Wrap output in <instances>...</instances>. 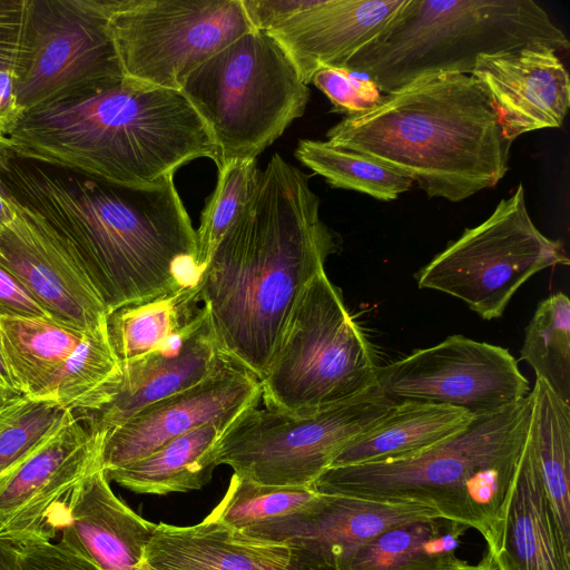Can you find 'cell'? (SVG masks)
Segmentation results:
<instances>
[{
	"label": "cell",
	"instance_id": "3",
	"mask_svg": "<svg viewBox=\"0 0 570 570\" xmlns=\"http://www.w3.org/2000/svg\"><path fill=\"white\" fill-rule=\"evenodd\" d=\"M8 137L19 159L115 185L160 183L197 158L219 165L207 125L180 90L127 77L22 115Z\"/></svg>",
	"mask_w": 570,
	"mask_h": 570
},
{
	"label": "cell",
	"instance_id": "37",
	"mask_svg": "<svg viewBox=\"0 0 570 570\" xmlns=\"http://www.w3.org/2000/svg\"><path fill=\"white\" fill-rule=\"evenodd\" d=\"M311 82L328 98L335 110L346 115L371 108L382 96L370 79L343 67L320 68Z\"/></svg>",
	"mask_w": 570,
	"mask_h": 570
},
{
	"label": "cell",
	"instance_id": "10",
	"mask_svg": "<svg viewBox=\"0 0 570 570\" xmlns=\"http://www.w3.org/2000/svg\"><path fill=\"white\" fill-rule=\"evenodd\" d=\"M558 265H569L567 252L534 225L519 184L485 220L464 229L423 266L416 281L420 288L449 294L493 320L530 277Z\"/></svg>",
	"mask_w": 570,
	"mask_h": 570
},
{
	"label": "cell",
	"instance_id": "18",
	"mask_svg": "<svg viewBox=\"0 0 570 570\" xmlns=\"http://www.w3.org/2000/svg\"><path fill=\"white\" fill-rule=\"evenodd\" d=\"M144 561L156 570H342L316 549L252 538L207 517L193 525L156 523Z\"/></svg>",
	"mask_w": 570,
	"mask_h": 570
},
{
	"label": "cell",
	"instance_id": "45",
	"mask_svg": "<svg viewBox=\"0 0 570 570\" xmlns=\"http://www.w3.org/2000/svg\"><path fill=\"white\" fill-rule=\"evenodd\" d=\"M23 394L12 389L0 387V411L11 404Z\"/></svg>",
	"mask_w": 570,
	"mask_h": 570
},
{
	"label": "cell",
	"instance_id": "24",
	"mask_svg": "<svg viewBox=\"0 0 570 570\" xmlns=\"http://www.w3.org/2000/svg\"><path fill=\"white\" fill-rule=\"evenodd\" d=\"M473 419L466 411L448 405L394 402L380 420L337 454L331 466L414 456L466 429Z\"/></svg>",
	"mask_w": 570,
	"mask_h": 570
},
{
	"label": "cell",
	"instance_id": "15",
	"mask_svg": "<svg viewBox=\"0 0 570 570\" xmlns=\"http://www.w3.org/2000/svg\"><path fill=\"white\" fill-rule=\"evenodd\" d=\"M228 358L217 343L204 307L185 333L157 351L120 363V374L69 410L90 434L105 436L149 404L200 383Z\"/></svg>",
	"mask_w": 570,
	"mask_h": 570
},
{
	"label": "cell",
	"instance_id": "17",
	"mask_svg": "<svg viewBox=\"0 0 570 570\" xmlns=\"http://www.w3.org/2000/svg\"><path fill=\"white\" fill-rule=\"evenodd\" d=\"M261 401V380L228 358L200 383L149 404L106 433L100 465L107 471L139 460L196 426L233 422Z\"/></svg>",
	"mask_w": 570,
	"mask_h": 570
},
{
	"label": "cell",
	"instance_id": "27",
	"mask_svg": "<svg viewBox=\"0 0 570 570\" xmlns=\"http://www.w3.org/2000/svg\"><path fill=\"white\" fill-rule=\"evenodd\" d=\"M203 312L198 281L109 313V341L119 362H130L185 333Z\"/></svg>",
	"mask_w": 570,
	"mask_h": 570
},
{
	"label": "cell",
	"instance_id": "14",
	"mask_svg": "<svg viewBox=\"0 0 570 570\" xmlns=\"http://www.w3.org/2000/svg\"><path fill=\"white\" fill-rule=\"evenodd\" d=\"M104 435L72 415L0 483V538L50 541L81 480L100 461Z\"/></svg>",
	"mask_w": 570,
	"mask_h": 570
},
{
	"label": "cell",
	"instance_id": "13",
	"mask_svg": "<svg viewBox=\"0 0 570 570\" xmlns=\"http://www.w3.org/2000/svg\"><path fill=\"white\" fill-rule=\"evenodd\" d=\"M376 391L392 402L448 405L473 417L530 394L529 381L508 350L459 334L380 366Z\"/></svg>",
	"mask_w": 570,
	"mask_h": 570
},
{
	"label": "cell",
	"instance_id": "40",
	"mask_svg": "<svg viewBox=\"0 0 570 570\" xmlns=\"http://www.w3.org/2000/svg\"><path fill=\"white\" fill-rule=\"evenodd\" d=\"M255 30L269 31L308 7L312 0H242Z\"/></svg>",
	"mask_w": 570,
	"mask_h": 570
},
{
	"label": "cell",
	"instance_id": "23",
	"mask_svg": "<svg viewBox=\"0 0 570 570\" xmlns=\"http://www.w3.org/2000/svg\"><path fill=\"white\" fill-rule=\"evenodd\" d=\"M495 570H570L564 540L527 438L505 499L493 544Z\"/></svg>",
	"mask_w": 570,
	"mask_h": 570
},
{
	"label": "cell",
	"instance_id": "16",
	"mask_svg": "<svg viewBox=\"0 0 570 570\" xmlns=\"http://www.w3.org/2000/svg\"><path fill=\"white\" fill-rule=\"evenodd\" d=\"M12 200L14 215L0 225V264L50 320L85 332L106 324V307L71 247L39 215Z\"/></svg>",
	"mask_w": 570,
	"mask_h": 570
},
{
	"label": "cell",
	"instance_id": "25",
	"mask_svg": "<svg viewBox=\"0 0 570 570\" xmlns=\"http://www.w3.org/2000/svg\"><path fill=\"white\" fill-rule=\"evenodd\" d=\"M233 422L196 426L139 460L105 471L106 475L140 494L167 495L200 490L212 480L217 466L216 444Z\"/></svg>",
	"mask_w": 570,
	"mask_h": 570
},
{
	"label": "cell",
	"instance_id": "5",
	"mask_svg": "<svg viewBox=\"0 0 570 570\" xmlns=\"http://www.w3.org/2000/svg\"><path fill=\"white\" fill-rule=\"evenodd\" d=\"M531 394L476 416L443 442L406 459L328 468L318 493L417 503L476 530L489 549L528 438Z\"/></svg>",
	"mask_w": 570,
	"mask_h": 570
},
{
	"label": "cell",
	"instance_id": "9",
	"mask_svg": "<svg viewBox=\"0 0 570 570\" xmlns=\"http://www.w3.org/2000/svg\"><path fill=\"white\" fill-rule=\"evenodd\" d=\"M393 403L375 390L313 413L254 405L218 440L216 464L263 485L312 487L337 454Z\"/></svg>",
	"mask_w": 570,
	"mask_h": 570
},
{
	"label": "cell",
	"instance_id": "47",
	"mask_svg": "<svg viewBox=\"0 0 570 570\" xmlns=\"http://www.w3.org/2000/svg\"><path fill=\"white\" fill-rule=\"evenodd\" d=\"M0 387H2V386H0ZM6 389H7V387H6Z\"/></svg>",
	"mask_w": 570,
	"mask_h": 570
},
{
	"label": "cell",
	"instance_id": "44",
	"mask_svg": "<svg viewBox=\"0 0 570 570\" xmlns=\"http://www.w3.org/2000/svg\"><path fill=\"white\" fill-rule=\"evenodd\" d=\"M453 570H495V567L493 564V561H492L490 554L485 551L482 559L478 563H475V564L466 563V564L459 567L456 569H453Z\"/></svg>",
	"mask_w": 570,
	"mask_h": 570
},
{
	"label": "cell",
	"instance_id": "22",
	"mask_svg": "<svg viewBox=\"0 0 570 570\" xmlns=\"http://www.w3.org/2000/svg\"><path fill=\"white\" fill-rule=\"evenodd\" d=\"M155 528L112 492L99 461L69 500L60 543L102 570H138Z\"/></svg>",
	"mask_w": 570,
	"mask_h": 570
},
{
	"label": "cell",
	"instance_id": "28",
	"mask_svg": "<svg viewBox=\"0 0 570 570\" xmlns=\"http://www.w3.org/2000/svg\"><path fill=\"white\" fill-rule=\"evenodd\" d=\"M530 394L528 439L558 527L570 543V404L538 377Z\"/></svg>",
	"mask_w": 570,
	"mask_h": 570
},
{
	"label": "cell",
	"instance_id": "20",
	"mask_svg": "<svg viewBox=\"0 0 570 570\" xmlns=\"http://www.w3.org/2000/svg\"><path fill=\"white\" fill-rule=\"evenodd\" d=\"M436 517L432 509L417 503L322 493L317 503L301 512L239 532L256 539L313 548L341 566L355 550L384 531Z\"/></svg>",
	"mask_w": 570,
	"mask_h": 570
},
{
	"label": "cell",
	"instance_id": "34",
	"mask_svg": "<svg viewBox=\"0 0 570 570\" xmlns=\"http://www.w3.org/2000/svg\"><path fill=\"white\" fill-rule=\"evenodd\" d=\"M256 158L233 159L218 168L216 186L196 229L195 265L202 272L227 230L249 202L258 180Z\"/></svg>",
	"mask_w": 570,
	"mask_h": 570
},
{
	"label": "cell",
	"instance_id": "8",
	"mask_svg": "<svg viewBox=\"0 0 570 570\" xmlns=\"http://www.w3.org/2000/svg\"><path fill=\"white\" fill-rule=\"evenodd\" d=\"M380 365L341 289L320 273L296 303L261 380L267 407L313 413L376 390Z\"/></svg>",
	"mask_w": 570,
	"mask_h": 570
},
{
	"label": "cell",
	"instance_id": "26",
	"mask_svg": "<svg viewBox=\"0 0 570 570\" xmlns=\"http://www.w3.org/2000/svg\"><path fill=\"white\" fill-rule=\"evenodd\" d=\"M468 527L441 517L393 527L355 550L342 570H453Z\"/></svg>",
	"mask_w": 570,
	"mask_h": 570
},
{
	"label": "cell",
	"instance_id": "1",
	"mask_svg": "<svg viewBox=\"0 0 570 570\" xmlns=\"http://www.w3.org/2000/svg\"><path fill=\"white\" fill-rule=\"evenodd\" d=\"M335 252L307 175L274 154L199 277L223 353L262 380L302 293Z\"/></svg>",
	"mask_w": 570,
	"mask_h": 570
},
{
	"label": "cell",
	"instance_id": "4",
	"mask_svg": "<svg viewBox=\"0 0 570 570\" xmlns=\"http://www.w3.org/2000/svg\"><path fill=\"white\" fill-rule=\"evenodd\" d=\"M327 142L410 178L429 196L461 202L494 187L509 170L512 142L471 75H434L346 115Z\"/></svg>",
	"mask_w": 570,
	"mask_h": 570
},
{
	"label": "cell",
	"instance_id": "21",
	"mask_svg": "<svg viewBox=\"0 0 570 570\" xmlns=\"http://www.w3.org/2000/svg\"><path fill=\"white\" fill-rule=\"evenodd\" d=\"M405 0H312L268 32L308 86L316 70L342 67L375 38Z\"/></svg>",
	"mask_w": 570,
	"mask_h": 570
},
{
	"label": "cell",
	"instance_id": "41",
	"mask_svg": "<svg viewBox=\"0 0 570 570\" xmlns=\"http://www.w3.org/2000/svg\"><path fill=\"white\" fill-rule=\"evenodd\" d=\"M13 157L8 135L0 131V225L8 224L14 215V203L2 180V174Z\"/></svg>",
	"mask_w": 570,
	"mask_h": 570
},
{
	"label": "cell",
	"instance_id": "32",
	"mask_svg": "<svg viewBox=\"0 0 570 570\" xmlns=\"http://www.w3.org/2000/svg\"><path fill=\"white\" fill-rule=\"evenodd\" d=\"M321 498L322 493L312 487L263 485L234 473L226 493L207 518L244 531L301 512Z\"/></svg>",
	"mask_w": 570,
	"mask_h": 570
},
{
	"label": "cell",
	"instance_id": "39",
	"mask_svg": "<svg viewBox=\"0 0 570 570\" xmlns=\"http://www.w3.org/2000/svg\"><path fill=\"white\" fill-rule=\"evenodd\" d=\"M2 317L49 318L21 283L0 264V318Z\"/></svg>",
	"mask_w": 570,
	"mask_h": 570
},
{
	"label": "cell",
	"instance_id": "12",
	"mask_svg": "<svg viewBox=\"0 0 570 570\" xmlns=\"http://www.w3.org/2000/svg\"><path fill=\"white\" fill-rule=\"evenodd\" d=\"M108 23L124 76L174 90L255 30L242 0H112Z\"/></svg>",
	"mask_w": 570,
	"mask_h": 570
},
{
	"label": "cell",
	"instance_id": "38",
	"mask_svg": "<svg viewBox=\"0 0 570 570\" xmlns=\"http://www.w3.org/2000/svg\"><path fill=\"white\" fill-rule=\"evenodd\" d=\"M18 549L20 570H102L60 542H29Z\"/></svg>",
	"mask_w": 570,
	"mask_h": 570
},
{
	"label": "cell",
	"instance_id": "11",
	"mask_svg": "<svg viewBox=\"0 0 570 570\" xmlns=\"http://www.w3.org/2000/svg\"><path fill=\"white\" fill-rule=\"evenodd\" d=\"M112 0H31L13 87L19 118L107 88L125 76L109 31Z\"/></svg>",
	"mask_w": 570,
	"mask_h": 570
},
{
	"label": "cell",
	"instance_id": "46",
	"mask_svg": "<svg viewBox=\"0 0 570 570\" xmlns=\"http://www.w3.org/2000/svg\"><path fill=\"white\" fill-rule=\"evenodd\" d=\"M138 570H156L154 569L153 567H150L148 563H146L145 561H142L139 567H138Z\"/></svg>",
	"mask_w": 570,
	"mask_h": 570
},
{
	"label": "cell",
	"instance_id": "42",
	"mask_svg": "<svg viewBox=\"0 0 570 570\" xmlns=\"http://www.w3.org/2000/svg\"><path fill=\"white\" fill-rule=\"evenodd\" d=\"M0 570H20L18 546L2 538H0Z\"/></svg>",
	"mask_w": 570,
	"mask_h": 570
},
{
	"label": "cell",
	"instance_id": "36",
	"mask_svg": "<svg viewBox=\"0 0 570 570\" xmlns=\"http://www.w3.org/2000/svg\"><path fill=\"white\" fill-rule=\"evenodd\" d=\"M31 0H0V131L8 135L19 115L13 87L26 51Z\"/></svg>",
	"mask_w": 570,
	"mask_h": 570
},
{
	"label": "cell",
	"instance_id": "35",
	"mask_svg": "<svg viewBox=\"0 0 570 570\" xmlns=\"http://www.w3.org/2000/svg\"><path fill=\"white\" fill-rule=\"evenodd\" d=\"M53 401L20 396L0 411V483L68 419Z\"/></svg>",
	"mask_w": 570,
	"mask_h": 570
},
{
	"label": "cell",
	"instance_id": "7",
	"mask_svg": "<svg viewBox=\"0 0 570 570\" xmlns=\"http://www.w3.org/2000/svg\"><path fill=\"white\" fill-rule=\"evenodd\" d=\"M180 91L207 125L219 165L253 159L305 112L309 89L281 45L252 30L185 80Z\"/></svg>",
	"mask_w": 570,
	"mask_h": 570
},
{
	"label": "cell",
	"instance_id": "30",
	"mask_svg": "<svg viewBox=\"0 0 570 570\" xmlns=\"http://www.w3.org/2000/svg\"><path fill=\"white\" fill-rule=\"evenodd\" d=\"M296 158L334 188L355 190L379 200H393L407 191L413 181L356 151L327 141L301 139Z\"/></svg>",
	"mask_w": 570,
	"mask_h": 570
},
{
	"label": "cell",
	"instance_id": "19",
	"mask_svg": "<svg viewBox=\"0 0 570 570\" xmlns=\"http://www.w3.org/2000/svg\"><path fill=\"white\" fill-rule=\"evenodd\" d=\"M471 76L488 95L509 140L562 126L570 106V78L552 48L479 56Z\"/></svg>",
	"mask_w": 570,
	"mask_h": 570
},
{
	"label": "cell",
	"instance_id": "2",
	"mask_svg": "<svg viewBox=\"0 0 570 570\" xmlns=\"http://www.w3.org/2000/svg\"><path fill=\"white\" fill-rule=\"evenodd\" d=\"M2 180L71 247L107 315L199 281L196 229L174 176L115 185L13 157Z\"/></svg>",
	"mask_w": 570,
	"mask_h": 570
},
{
	"label": "cell",
	"instance_id": "6",
	"mask_svg": "<svg viewBox=\"0 0 570 570\" xmlns=\"http://www.w3.org/2000/svg\"><path fill=\"white\" fill-rule=\"evenodd\" d=\"M570 45L532 0H405L385 28L342 67L383 94L434 75H471L476 58Z\"/></svg>",
	"mask_w": 570,
	"mask_h": 570
},
{
	"label": "cell",
	"instance_id": "29",
	"mask_svg": "<svg viewBox=\"0 0 570 570\" xmlns=\"http://www.w3.org/2000/svg\"><path fill=\"white\" fill-rule=\"evenodd\" d=\"M87 332L49 318L2 317L0 334L16 387L33 397Z\"/></svg>",
	"mask_w": 570,
	"mask_h": 570
},
{
	"label": "cell",
	"instance_id": "31",
	"mask_svg": "<svg viewBox=\"0 0 570 570\" xmlns=\"http://www.w3.org/2000/svg\"><path fill=\"white\" fill-rule=\"evenodd\" d=\"M525 361L564 403L570 404V301L558 292L543 299L525 328Z\"/></svg>",
	"mask_w": 570,
	"mask_h": 570
},
{
	"label": "cell",
	"instance_id": "33",
	"mask_svg": "<svg viewBox=\"0 0 570 570\" xmlns=\"http://www.w3.org/2000/svg\"><path fill=\"white\" fill-rule=\"evenodd\" d=\"M121 372L109 341L107 322L85 334L45 387L33 397L69 407Z\"/></svg>",
	"mask_w": 570,
	"mask_h": 570
},
{
	"label": "cell",
	"instance_id": "43",
	"mask_svg": "<svg viewBox=\"0 0 570 570\" xmlns=\"http://www.w3.org/2000/svg\"><path fill=\"white\" fill-rule=\"evenodd\" d=\"M0 386L18 391L16 387L12 374L10 372L6 355H4L1 334H0Z\"/></svg>",
	"mask_w": 570,
	"mask_h": 570
}]
</instances>
